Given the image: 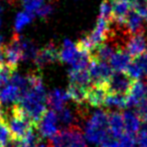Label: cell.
Masks as SVG:
<instances>
[{
	"label": "cell",
	"instance_id": "obj_1",
	"mask_svg": "<svg viewBox=\"0 0 147 147\" xmlns=\"http://www.w3.org/2000/svg\"><path fill=\"white\" fill-rule=\"evenodd\" d=\"M2 119L7 125L13 139H23L33 128L36 127V124L23 110L19 103H14L11 107L5 109L2 113Z\"/></svg>",
	"mask_w": 147,
	"mask_h": 147
},
{
	"label": "cell",
	"instance_id": "obj_2",
	"mask_svg": "<svg viewBox=\"0 0 147 147\" xmlns=\"http://www.w3.org/2000/svg\"><path fill=\"white\" fill-rule=\"evenodd\" d=\"M84 137L86 141L94 145H101L110 139L108 129V113L104 110H95L84 124Z\"/></svg>",
	"mask_w": 147,
	"mask_h": 147
},
{
	"label": "cell",
	"instance_id": "obj_3",
	"mask_svg": "<svg viewBox=\"0 0 147 147\" xmlns=\"http://www.w3.org/2000/svg\"><path fill=\"white\" fill-rule=\"evenodd\" d=\"M49 147H88L87 141L77 127L64 128L49 138Z\"/></svg>",
	"mask_w": 147,
	"mask_h": 147
},
{
	"label": "cell",
	"instance_id": "obj_4",
	"mask_svg": "<svg viewBox=\"0 0 147 147\" xmlns=\"http://www.w3.org/2000/svg\"><path fill=\"white\" fill-rule=\"evenodd\" d=\"M109 63L105 61L90 59L88 72L90 76L91 85H105L107 80L113 73Z\"/></svg>",
	"mask_w": 147,
	"mask_h": 147
},
{
	"label": "cell",
	"instance_id": "obj_5",
	"mask_svg": "<svg viewBox=\"0 0 147 147\" xmlns=\"http://www.w3.org/2000/svg\"><path fill=\"white\" fill-rule=\"evenodd\" d=\"M134 80H132L126 72H115L112 73L105 83L108 93L126 95L130 90Z\"/></svg>",
	"mask_w": 147,
	"mask_h": 147
},
{
	"label": "cell",
	"instance_id": "obj_6",
	"mask_svg": "<svg viewBox=\"0 0 147 147\" xmlns=\"http://www.w3.org/2000/svg\"><path fill=\"white\" fill-rule=\"evenodd\" d=\"M58 127V117H57L56 111H54L53 109L46 110V112L43 114V116L36 124V128L39 134L41 135V137L45 138H51L52 136H54L59 131Z\"/></svg>",
	"mask_w": 147,
	"mask_h": 147
},
{
	"label": "cell",
	"instance_id": "obj_7",
	"mask_svg": "<svg viewBox=\"0 0 147 147\" xmlns=\"http://www.w3.org/2000/svg\"><path fill=\"white\" fill-rule=\"evenodd\" d=\"M20 37L18 33H14L12 39L7 45H4V51H5L6 57V66L10 67L12 70L15 71L18 63L22 60V50L21 44H20Z\"/></svg>",
	"mask_w": 147,
	"mask_h": 147
},
{
	"label": "cell",
	"instance_id": "obj_8",
	"mask_svg": "<svg viewBox=\"0 0 147 147\" xmlns=\"http://www.w3.org/2000/svg\"><path fill=\"white\" fill-rule=\"evenodd\" d=\"M125 51L132 57V58H137L143 54L147 53V36L144 31L139 33L132 34L128 38L125 46Z\"/></svg>",
	"mask_w": 147,
	"mask_h": 147
},
{
	"label": "cell",
	"instance_id": "obj_9",
	"mask_svg": "<svg viewBox=\"0 0 147 147\" xmlns=\"http://www.w3.org/2000/svg\"><path fill=\"white\" fill-rule=\"evenodd\" d=\"M147 98V84L141 80H134L130 90L126 94V107H136Z\"/></svg>",
	"mask_w": 147,
	"mask_h": 147
},
{
	"label": "cell",
	"instance_id": "obj_10",
	"mask_svg": "<svg viewBox=\"0 0 147 147\" xmlns=\"http://www.w3.org/2000/svg\"><path fill=\"white\" fill-rule=\"evenodd\" d=\"M59 59V50L53 43H48L43 48L38 49L34 62L38 67H44Z\"/></svg>",
	"mask_w": 147,
	"mask_h": 147
},
{
	"label": "cell",
	"instance_id": "obj_11",
	"mask_svg": "<svg viewBox=\"0 0 147 147\" xmlns=\"http://www.w3.org/2000/svg\"><path fill=\"white\" fill-rule=\"evenodd\" d=\"M108 91L105 85H91L89 86L86 92L85 102L93 107H100L104 105Z\"/></svg>",
	"mask_w": 147,
	"mask_h": 147
},
{
	"label": "cell",
	"instance_id": "obj_12",
	"mask_svg": "<svg viewBox=\"0 0 147 147\" xmlns=\"http://www.w3.org/2000/svg\"><path fill=\"white\" fill-rule=\"evenodd\" d=\"M132 59L133 58L126 52L125 49H117L109 59L108 63L111 69L115 72H126Z\"/></svg>",
	"mask_w": 147,
	"mask_h": 147
},
{
	"label": "cell",
	"instance_id": "obj_13",
	"mask_svg": "<svg viewBox=\"0 0 147 147\" xmlns=\"http://www.w3.org/2000/svg\"><path fill=\"white\" fill-rule=\"evenodd\" d=\"M108 129L110 137H112L113 139H119L125 133L122 113L115 111L108 114Z\"/></svg>",
	"mask_w": 147,
	"mask_h": 147
},
{
	"label": "cell",
	"instance_id": "obj_14",
	"mask_svg": "<svg viewBox=\"0 0 147 147\" xmlns=\"http://www.w3.org/2000/svg\"><path fill=\"white\" fill-rule=\"evenodd\" d=\"M70 84L78 85L84 88L91 86V80L89 76L88 67L87 68H76L71 67L68 71Z\"/></svg>",
	"mask_w": 147,
	"mask_h": 147
},
{
	"label": "cell",
	"instance_id": "obj_15",
	"mask_svg": "<svg viewBox=\"0 0 147 147\" xmlns=\"http://www.w3.org/2000/svg\"><path fill=\"white\" fill-rule=\"evenodd\" d=\"M112 8V19L119 23H124L127 14L132 9L130 0H112L111 1Z\"/></svg>",
	"mask_w": 147,
	"mask_h": 147
},
{
	"label": "cell",
	"instance_id": "obj_16",
	"mask_svg": "<svg viewBox=\"0 0 147 147\" xmlns=\"http://www.w3.org/2000/svg\"><path fill=\"white\" fill-rule=\"evenodd\" d=\"M23 96V93L17 86L8 82L2 90L0 91V102L4 104H9V103H18Z\"/></svg>",
	"mask_w": 147,
	"mask_h": 147
},
{
	"label": "cell",
	"instance_id": "obj_17",
	"mask_svg": "<svg viewBox=\"0 0 147 147\" xmlns=\"http://www.w3.org/2000/svg\"><path fill=\"white\" fill-rule=\"evenodd\" d=\"M69 99L67 91L62 89H54L47 95V105H49L54 111H58L65 106L66 102Z\"/></svg>",
	"mask_w": 147,
	"mask_h": 147
},
{
	"label": "cell",
	"instance_id": "obj_18",
	"mask_svg": "<svg viewBox=\"0 0 147 147\" xmlns=\"http://www.w3.org/2000/svg\"><path fill=\"white\" fill-rule=\"evenodd\" d=\"M124 120V127H125V133L133 134L136 135L140 131L142 120L138 116L136 111L128 110L122 113Z\"/></svg>",
	"mask_w": 147,
	"mask_h": 147
},
{
	"label": "cell",
	"instance_id": "obj_19",
	"mask_svg": "<svg viewBox=\"0 0 147 147\" xmlns=\"http://www.w3.org/2000/svg\"><path fill=\"white\" fill-rule=\"evenodd\" d=\"M124 24L131 34L144 31V18L133 9L130 10L129 13L127 14L124 20Z\"/></svg>",
	"mask_w": 147,
	"mask_h": 147
},
{
	"label": "cell",
	"instance_id": "obj_20",
	"mask_svg": "<svg viewBox=\"0 0 147 147\" xmlns=\"http://www.w3.org/2000/svg\"><path fill=\"white\" fill-rule=\"evenodd\" d=\"M56 113L57 117H58L59 125H61L63 128L73 127L74 123L76 122V114L71 108L65 105L63 108L56 111Z\"/></svg>",
	"mask_w": 147,
	"mask_h": 147
},
{
	"label": "cell",
	"instance_id": "obj_21",
	"mask_svg": "<svg viewBox=\"0 0 147 147\" xmlns=\"http://www.w3.org/2000/svg\"><path fill=\"white\" fill-rule=\"evenodd\" d=\"M20 44L22 50V60H34L38 52L36 45L29 39L20 37Z\"/></svg>",
	"mask_w": 147,
	"mask_h": 147
},
{
	"label": "cell",
	"instance_id": "obj_22",
	"mask_svg": "<svg viewBox=\"0 0 147 147\" xmlns=\"http://www.w3.org/2000/svg\"><path fill=\"white\" fill-rule=\"evenodd\" d=\"M87 89L88 88H84L81 87V86L70 84L69 87L67 89L68 96H69V98L71 100H73L77 104H82L83 102H85Z\"/></svg>",
	"mask_w": 147,
	"mask_h": 147
},
{
	"label": "cell",
	"instance_id": "obj_23",
	"mask_svg": "<svg viewBox=\"0 0 147 147\" xmlns=\"http://www.w3.org/2000/svg\"><path fill=\"white\" fill-rule=\"evenodd\" d=\"M104 105L110 108H125L126 107V95L122 94H113L108 93L105 98Z\"/></svg>",
	"mask_w": 147,
	"mask_h": 147
},
{
	"label": "cell",
	"instance_id": "obj_24",
	"mask_svg": "<svg viewBox=\"0 0 147 147\" xmlns=\"http://www.w3.org/2000/svg\"><path fill=\"white\" fill-rule=\"evenodd\" d=\"M34 18V15L28 12H19V13L16 15L15 22H14V28H15V32L18 33L19 31H21L25 27L27 24H29L32 19Z\"/></svg>",
	"mask_w": 147,
	"mask_h": 147
},
{
	"label": "cell",
	"instance_id": "obj_25",
	"mask_svg": "<svg viewBox=\"0 0 147 147\" xmlns=\"http://www.w3.org/2000/svg\"><path fill=\"white\" fill-rule=\"evenodd\" d=\"M127 75L131 78L132 80H139L142 76L144 75V71L142 69L141 65L139 64V62L137 61V59H132L131 63L129 64L127 70H126Z\"/></svg>",
	"mask_w": 147,
	"mask_h": 147
},
{
	"label": "cell",
	"instance_id": "obj_26",
	"mask_svg": "<svg viewBox=\"0 0 147 147\" xmlns=\"http://www.w3.org/2000/svg\"><path fill=\"white\" fill-rule=\"evenodd\" d=\"M21 3L26 12L35 15L37 10L44 4V0H21Z\"/></svg>",
	"mask_w": 147,
	"mask_h": 147
},
{
	"label": "cell",
	"instance_id": "obj_27",
	"mask_svg": "<svg viewBox=\"0 0 147 147\" xmlns=\"http://www.w3.org/2000/svg\"><path fill=\"white\" fill-rule=\"evenodd\" d=\"M11 140L12 137L9 132V129H8L4 120L1 118L0 119V144L2 145V147H6Z\"/></svg>",
	"mask_w": 147,
	"mask_h": 147
},
{
	"label": "cell",
	"instance_id": "obj_28",
	"mask_svg": "<svg viewBox=\"0 0 147 147\" xmlns=\"http://www.w3.org/2000/svg\"><path fill=\"white\" fill-rule=\"evenodd\" d=\"M132 9L141 15L144 19H147V0H130Z\"/></svg>",
	"mask_w": 147,
	"mask_h": 147
},
{
	"label": "cell",
	"instance_id": "obj_29",
	"mask_svg": "<svg viewBox=\"0 0 147 147\" xmlns=\"http://www.w3.org/2000/svg\"><path fill=\"white\" fill-rule=\"evenodd\" d=\"M99 16L104 18L105 20L111 22L112 21V8H111V2L104 0L101 3L100 8H99Z\"/></svg>",
	"mask_w": 147,
	"mask_h": 147
},
{
	"label": "cell",
	"instance_id": "obj_30",
	"mask_svg": "<svg viewBox=\"0 0 147 147\" xmlns=\"http://www.w3.org/2000/svg\"><path fill=\"white\" fill-rule=\"evenodd\" d=\"M14 70H12L8 66H2L0 67V87H4L6 84H8Z\"/></svg>",
	"mask_w": 147,
	"mask_h": 147
},
{
	"label": "cell",
	"instance_id": "obj_31",
	"mask_svg": "<svg viewBox=\"0 0 147 147\" xmlns=\"http://www.w3.org/2000/svg\"><path fill=\"white\" fill-rule=\"evenodd\" d=\"M120 143L123 147H135L136 146V136L133 134L124 133L119 138Z\"/></svg>",
	"mask_w": 147,
	"mask_h": 147
},
{
	"label": "cell",
	"instance_id": "obj_32",
	"mask_svg": "<svg viewBox=\"0 0 147 147\" xmlns=\"http://www.w3.org/2000/svg\"><path fill=\"white\" fill-rule=\"evenodd\" d=\"M135 108H136V113L140 117V119L144 122H147V98L142 100Z\"/></svg>",
	"mask_w": 147,
	"mask_h": 147
},
{
	"label": "cell",
	"instance_id": "obj_33",
	"mask_svg": "<svg viewBox=\"0 0 147 147\" xmlns=\"http://www.w3.org/2000/svg\"><path fill=\"white\" fill-rule=\"evenodd\" d=\"M136 144L138 147H147V128L139 131L136 137Z\"/></svg>",
	"mask_w": 147,
	"mask_h": 147
},
{
	"label": "cell",
	"instance_id": "obj_34",
	"mask_svg": "<svg viewBox=\"0 0 147 147\" xmlns=\"http://www.w3.org/2000/svg\"><path fill=\"white\" fill-rule=\"evenodd\" d=\"M51 12H52V6H51L50 4H43V5L37 10V12L35 14L41 18H46L47 16L50 15Z\"/></svg>",
	"mask_w": 147,
	"mask_h": 147
},
{
	"label": "cell",
	"instance_id": "obj_35",
	"mask_svg": "<svg viewBox=\"0 0 147 147\" xmlns=\"http://www.w3.org/2000/svg\"><path fill=\"white\" fill-rule=\"evenodd\" d=\"M100 147H123L120 143L119 139H108L107 141L103 142Z\"/></svg>",
	"mask_w": 147,
	"mask_h": 147
},
{
	"label": "cell",
	"instance_id": "obj_36",
	"mask_svg": "<svg viewBox=\"0 0 147 147\" xmlns=\"http://www.w3.org/2000/svg\"><path fill=\"white\" fill-rule=\"evenodd\" d=\"M4 45H3V37L0 35V48H2Z\"/></svg>",
	"mask_w": 147,
	"mask_h": 147
},
{
	"label": "cell",
	"instance_id": "obj_37",
	"mask_svg": "<svg viewBox=\"0 0 147 147\" xmlns=\"http://www.w3.org/2000/svg\"><path fill=\"white\" fill-rule=\"evenodd\" d=\"M2 113H3V110H2V107H1V102H0V119L2 118Z\"/></svg>",
	"mask_w": 147,
	"mask_h": 147
},
{
	"label": "cell",
	"instance_id": "obj_38",
	"mask_svg": "<svg viewBox=\"0 0 147 147\" xmlns=\"http://www.w3.org/2000/svg\"><path fill=\"white\" fill-rule=\"evenodd\" d=\"M36 147H49V146H46V145H44V144H42V143H39Z\"/></svg>",
	"mask_w": 147,
	"mask_h": 147
},
{
	"label": "cell",
	"instance_id": "obj_39",
	"mask_svg": "<svg viewBox=\"0 0 147 147\" xmlns=\"http://www.w3.org/2000/svg\"><path fill=\"white\" fill-rule=\"evenodd\" d=\"M0 24H1V21H0Z\"/></svg>",
	"mask_w": 147,
	"mask_h": 147
}]
</instances>
